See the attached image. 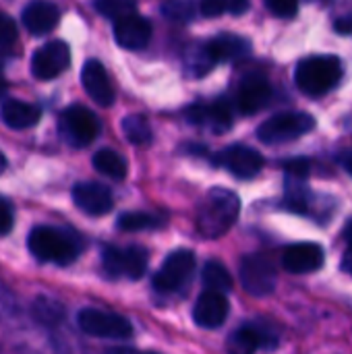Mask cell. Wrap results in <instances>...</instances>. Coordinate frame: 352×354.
Wrapping results in <instances>:
<instances>
[{
	"label": "cell",
	"instance_id": "38",
	"mask_svg": "<svg viewBox=\"0 0 352 354\" xmlns=\"http://www.w3.org/2000/svg\"><path fill=\"white\" fill-rule=\"evenodd\" d=\"M340 266H342V272H346L352 278V247L342 255V263Z\"/></svg>",
	"mask_w": 352,
	"mask_h": 354
},
{
	"label": "cell",
	"instance_id": "30",
	"mask_svg": "<svg viewBox=\"0 0 352 354\" xmlns=\"http://www.w3.org/2000/svg\"><path fill=\"white\" fill-rule=\"evenodd\" d=\"M162 12L176 23H189L195 17V4L193 0H166Z\"/></svg>",
	"mask_w": 352,
	"mask_h": 354
},
{
	"label": "cell",
	"instance_id": "4",
	"mask_svg": "<svg viewBox=\"0 0 352 354\" xmlns=\"http://www.w3.org/2000/svg\"><path fill=\"white\" fill-rule=\"evenodd\" d=\"M315 129V118L307 112H284L259 124L257 137L268 145L290 143Z\"/></svg>",
	"mask_w": 352,
	"mask_h": 354
},
{
	"label": "cell",
	"instance_id": "40",
	"mask_svg": "<svg viewBox=\"0 0 352 354\" xmlns=\"http://www.w3.org/2000/svg\"><path fill=\"white\" fill-rule=\"evenodd\" d=\"M342 236H344V241L349 243L352 247V218L346 222V226H344V232H342Z\"/></svg>",
	"mask_w": 352,
	"mask_h": 354
},
{
	"label": "cell",
	"instance_id": "27",
	"mask_svg": "<svg viewBox=\"0 0 352 354\" xmlns=\"http://www.w3.org/2000/svg\"><path fill=\"white\" fill-rule=\"evenodd\" d=\"M122 133H124L127 141L133 143V145H147V143H151V137H154L147 118L141 116V114L127 116L122 120Z\"/></svg>",
	"mask_w": 352,
	"mask_h": 354
},
{
	"label": "cell",
	"instance_id": "10",
	"mask_svg": "<svg viewBox=\"0 0 352 354\" xmlns=\"http://www.w3.org/2000/svg\"><path fill=\"white\" fill-rule=\"evenodd\" d=\"M71 64V50L64 41L52 39L37 48L31 56V73L39 81H50L62 75Z\"/></svg>",
	"mask_w": 352,
	"mask_h": 354
},
{
	"label": "cell",
	"instance_id": "5",
	"mask_svg": "<svg viewBox=\"0 0 352 354\" xmlns=\"http://www.w3.org/2000/svg\"><path fill=\"white\" fill-rule=\"evenodd\" d=\"M149 263V255L145 247L131 245L127 249L118 247H104L102 251V268L108 278H129V280H139L145 276Z\"/></svg>",
	"mask_w": 352,
	"mask_h": 354
},
{
	"label": "cell",
	"instance_id": "32",
	"mask_svg": "<svg viewBox=\"0 0 352 354\" xmlns=\"http://www.w3.org/2000/svg\"><path fill=\"white\" fill-rule=\"evenodd\" d=\"M17 35H19V29H17V23L0 10V46H10L17 41Z\"/></svg>",
	"mask_w": 352,
	"mask_h": 354
},
{
	"label": "cell",
	"instance_id": "36",
	"mask_svg": "<svg viewBox=\"0 0 352 354\" xmlns=\"http://www.w3.org/2000/svg\"><path fill=\"white\" fill-rule=\"evenodd\" d=\"M284 170H286V174L288 176H309V162L307 160H293V162H288L286 166H284Z\"/></svg>",
	"mask_w": 352,
	"mask_h": 354
},
{
	"label": "cell",
	"instance_id": "21",
	"mask_svg": "<svg viewBox=\"0 0 352 354\" xmlns=\"http://www.w3.org/2000/svg\"><path fill=\"white\" fill-rule=\"evenodd\" d=\"M276 342H278L276 336L270 334L268 328H259V326H243L230 338V346L237 353H253L257 348H274Z\"/></svg>",
	"mask_w": 352,
	"mask_h": 354
},
{
	"label": "cell",
	"instance_id": "29",
	"mask_svg": "<svg viewBox=\"0 0 352 354\" xmlns=\"http://www.w3.org/2000/svg\"><path fill=\"white\" fill-rule=\"evenodd\" d=\"M93 6L100 15L118 21L127 15L137 12V2L135 0H93Z\"/></svg>",
	"mask_w": 352,
	"mask_h": 354
},
{
	"label": "cell",
	"instance_id": "11",
	"mask_svg": "<svg viewBox=\"0 0 352 354\" xmlns=\"http://www.w3.org/2000/svg\"><path fill=\"white\" fill-rule=\"evenodd\" d=\"M218 164L224 166L237 178L247 180V178H253L259 174V170L263 168V158L251 147L230 145L218 153Z\"/></svg>",
	"mask_w": 352,
	"mask_h": 354
},
{
	"label": "cell",
	"instance_id": "14",
	"mask_svg": "<svg viewBox=\"0 0 352 354\" xmlns=\"http://www.w3.org/2000/svg\"><path fill=\"white\" fill-rule=\"evenodd\" d=\"M73 201L87 216H106L114 207L110 189L100 183H77L73 187Z\"/></svg>",
	"mask_w": 352,
	"mask_h": 354
},
{
	"label": "cell",
	"instance_id": "35",
	"mask_svg": "<svg viewBox=\"0 0 352 354\" xmlns=\"http://www.w3.org/2000/svg\"><path fill=\"white\" fill-rule=\"evenodd\" d=\"M199 10L203 17H220L226 12V0H199Z\"/></svg>",
	"mask_w": 352,
	"mask_h": 354
},
{
	"label": "cell",
	"instance_id": "6",
	"mask_svg": "<svg viewBox=\"0 0 352 354\" xmlns=\"http://www.w3.org/2000/svg\"><path fill=\"white\" fill-rule=\"evenodd\" d=\"M58 131H60L62 139L68 145H73V147H87L100 135V120H98V116L89 108L73 104V106H68L66 110L60 112Z\"/></svg>",
	"mask_w": 352,
	"mask_h": 354
},
{
	"label": "cell",
	"instance_id": "12",
	"mask_svg": "<svg viewBox=\"0 0 352 354\" xmlns=\"http://www.w3.org/2000/svg\"><path fill=\"white\" fill-rule=\"evenodd\" d=\"M81 83L87 95L102 108H110L116 100L112 81L100 60H87L81 68Z\"/></svg>",
	"mask_w": 352,
	"mask_h": 354
},
{
	"label": "cell",
	"instance_id": "9",
	"mask_svg": "<svg viewBox=\"0 0 352 354\" xmlns=\"http://www.w3.org/2000/svg\"><path fill=\"white\" fill-rule=\"evenodd\" d=\"M241 284L253 297H270L276 288V268L263 255H247L241 261Z\"/></svg>",
	"mask_w": 352,
	"mask_h": 354
},
{
	"label": "cell",
	"instance_id": "26",
	"mask_svg": "<svg viewBox=\"0 0 352 354\" xmlns=\"http://www.w3.org/2000/svg\"><path fill=\"white\" fill-rule=\"evenodd\" d=\"M164 218L156 214H145V212H127L120 214L116 220V226L124 232H139V230H151L162 226Z\"/></svg>",
	"mask_w": 352,
	"mask_h": 354
},
{
	"label": "cell",
	"instance_id": "37",
	"mask_svg": "<svg viewBox=\"0 0 352 354\" xmlns=\"http://www.w3.org/2000/svg\"><path fill=\"white\" fill-rule=\"evenodd\" d=\"M249 0H226V12L230 15H245L249 10Z\"/></svg>",
	"mask_w": 352,
	"mask_h": 354
},
{
	"label": "cell",
	"instance_id": "17",
	"mask_svg": "<svg viewBox=\"0 0 352 354\" xmlns=\"http://www.w3.org/2000/svg\"><path fill=\"white\" fill-rule=\"evenodd\" d=\"M228 311H230V307H228L224 292L207 290L197 299V303L193 307V319L199 328L216 330L226 322Z\"/></svg>",
	"mask_w": 352,
	"mask_h": 354
},
{
	"label": "cell",
	"instance_id": "34",
	"mask_svg": "<svg viewBox=\"0 0 352 354\" xmlns=\"http://www.w3.org/2000/svg\"><path fill=\"white\" fill-rule=\"evenodd\" d=\"M15 224V212L8 199L0 197V236H6L12 230Z\"/></svg>",
	"mask_w": 352,
	"mask_h": 354
},
{
	"label": "cell",
	"instance_id": "2",
	"mask_svg": "<svg viewBox=\"0 0 352 354\" xmlns=\"http://www.w3.org/2000/svg\"><path fill=\"white\" fill-rule=\"evenodd\" d=\"M241 212L239 197L222 187H214L203 197L197 212V230L205 239L224 236L237 222Z\"/></svg>",
	"mask_w": 352,
	"mask_h": 354
},
{
	"label": "cell",
	"instance_id": "25",
	"mask_svg": "<svg viewBox=\"0 0 352 354\" xmlns=\"http://www.w3.org/2000/svg\"><path fill=\"white\" fill-rule=\"evenodd\" d=\"M232 118H234L232 104L226 97H218V100H214L210 104V110H207V127H212L214 133L222 135V133L230 131Z\"/></svg>",
	"mask_w": 352,
	"mask_h": 354
},
{
	"label": "cell",
	"instance_id": "15",
	"mask_svg": "<svg viewBox=\"0 0 352 354\" xmlns=\"http://www.w3.org/2000/svg\"><path fill=\"white\" fill-rule=\"evenodd\" d=\"M114 39L120 48L141 50L151 39V23L137 12L127 15V17L114 21Z\"/></svg>",
	"mask_w": 352,
	"mask_h": 354
},
{
	"label": "cell",
	"instance_id": "18",
	"mask_svg": "<svg viewBox=\"0 0 352 354\" xmlns=\"http://www.w3.org/2000/svg\"><path fill=\"white\" fill-rule=\"evenodd\" d=\"M58 19H60V10L50 0H31L21 15V21L31 35L50 33L58 25Z\"/></svg>",
	"mask_w": 352,
	"mask_h": 354
},
{
	"label": "cell",
	"instance_id": "39",
	"mask_svg": "<svg viewBox=\"0 0 352 354\" xmlns=\"http://www.w3.org/2000/svg\"><path fill=\"white\" fill-rule=\"evenodd\" d=\"M336 29H338L340 33H349V31H352V19H338Z\"/></svg>",
	"mask_w": 352,
	"mask_h": 354
},
{
	"label": "cell",
	"instance_id": "43",
	"mask_svg": "<svg viewBox=\"0 0 352 354\" xmlns=\"http://www.w3.org/2000/svg\"><path fill=\"white\" fill-rule=\"evenodd\" d=\"M4 170H6V158H4L2 151H0V174H2Z\"/></svg>",
	"mask_w": 352,
	"mask_h": 354
},
{
	"label": "cell",
	"instance_id": "20",
	"mask_svg": "<svg viewBox=\"0 0 352 354\" xmlns=\"http://www.w3.org/2000/svg\"><path fill=\"white\" fill-rule=\"evenodd\" d=\"M41 116V110L35 104L29 102H21V100H6L0 106V118L6 127L10 129H29L33 124H37Z\"/></svg>",
	"mask_w": 352,
	"mask_h": 354
},
{
	"label": "cell",
	"instance_id": "23",
	"mask_svg": "<svg viewBox=\"0 0 352 354\" xmlns=\"http://www.w3.org/2000/svg\"><path fill=\"white\" fill-rule=\"evenodd\" d=\"M31 317L39 324V326H46V328H54V326H60L62 319H64V307L50 299V297H37L31 305Z\"/></svg>",
	"mask_w": 352,
	"mask_h": 354
},
{
	"label": "cell",
	"instance_id": "28",
	"mask_svg": "<svg viewBox=\"0 0 352 354\" xmlns=\"http://www.w3.org/2000/svg\"><path fill=\"white\" fill-rule=\"evenodd\" d=\"M216 64V60L212 58L207 44H197L189 50L187 56V68L195 75V77H203L207 75V71Z\"/></svg>",
	"mask_w": 352,
	"mask_h": 354
},
{
	"label": "cell",
	"instance_id": "31",
	"mask_svg": "<svg viewBox=\"0 0 352 354\" xmlns=\"http://www.w3.org/2000/svg\"><path fill=\"white\" fill-rule=\"evenodd\" d=\"M266 6L280 19H293L299 12V0H266Z\"/></svg>",
	"mask_w": 352,
	"mask_h": 354
},
{
	"label": "cell",
	"instance_id": "7",
	"mask_svg": "<svg viewBox=\"0 0 352 354\" xmlns=\"http://www.w3.org/2000/svg\"><path fill=\"white\" fill-rule=\"evenodd\" d=\"M195 272V255L189 249H178L174 253H170L164 263L160 266V270L156 272L151 284L154 290L160 295H174L178 292L185 284L191 282Z\"/></svg>",
	"mask_w": 352,
	"mask_h": 354
},
{
	"label": "cell",
	"instance_id": "42",
	"mask_svg": "<svg viewBox=\"0 0 352 354\" xmlns=\"http://www.w3.org/2000/svg\"><path fill=\"white\" fill-rule=\"evenodd\" d=\"M344 168H346V172L352 176V153H349V156L344 158Z\"/></svg>",
	"mask_w": 352,
	"mask_h": 354
},
{
	"label": "cell",
	"instance_id": "8",
	"mask_svg": "<svg viewBox=\"0 0 352 354\" xmlns=\"http://www.w3.org/2000/svg\"><path fill=\"white\" fill-rule=\"evenodd\" d=\"M77 324L81 332L93 338L129 340L133 336V326L122 315L100 311V309H81L77 315Z\"/></svg>",
	"mask_w": 352,
	"mask_h": 354
},
{
	"label": "cell",
	"instance_id": "24",
	"mask_svg": "<svg viewBox=\"0 0 352 354\" xmlns=\"http://www.w3.org/2000/svg\"><path fill=\"white\" fill-rule=\"evenodd\" d=\"M201 278L207 290H216V292H228L232 288V276L226 270L224 263L210 259L203 270H201Z\"/></svg>",
	"mask_w": 352,
	"mask_h": 354
},
{
	"label": "cell",
	"instance_id": "1",
	"mask_svg": "<svg viewBox=\"0 0 352 354\" xmlns=\"http://www.w3.org/2000/svg\"><path fill=\"white\" fill-rule=\"evenodd\" d=\"M29 253L41 263L71 266L83 251L81 239L66 228L56 226H35L27 236Z\"/></svg>",
	"mask_w": 352,
	"mask_h": 354
},
{
	"label": "cell",
	"instance_id": "22",
	"mask_svg": "<svg viewBox=\"0 0 352 354\" xmlns=\"http://www.w3.org/2000/svg\"><path fill=\"white\" fill-rule=\"evenodd\" d=\"M91 162H93V168L100 174H104V176L112 178V180H122L127 176V170H129L127 160L118 151H114V149H100V151H95Z\"/></svg>",
	"mask_w": 352,
	"mask_h": 354
},
{
	"label": "cell",
	"instance_id": "16",
	"mask_svg": "<svg viewBox=\"0 0 352 354\" xmlns=\"http://www.w3.org/2000/svg\"><path fill=\"white\" fill-rule=\"evenodd\" d=\"M282 266L290 274H311L324 266V249L315 243H297L284 249Z\"/></svg>",
	"mask_w": 352,
	"mask_h": 354
},
{
	"label": "cell",
	"instance_id": "41",
	"mask_svg": "<svg viewBox=\"0 0 352 354\" xmlns=\"http://www.w3.org/2000/svg\"><path fill=\"white\" fill-rule=\"evenodd\" d=\"M6 89H8V83H6V77H4L2 71H0V97L6 93Z\"/></svg>",
	"mask_w": 352,
	"mask_h": 354
},
{
	"label": "cell",
	"instance_id": "3",
	"mask_svg": "<svg viewBox=\"0 0 352 354\" xmlns=\"http://www.w3.org/2000/svg\"><path fill=\"white\" fill-rule=\"evenodd\" d=\"M342 79V62L338 56L319 54V56H307L297 64L295 81L299 89L309 97L326 95L330 89H334Z\"/></svg>",
	"mask_w": 352,
	"mask_h": 354
},
{
	"label": "cell",
	"instance_id": "13",
	"mask_svg": "<svg viewBox=\"0 0 352 354\" xmlns=\"http://www.w3.org/2000/svg\"><path fill=\"white\" fill-rule=\"evenodd\" d=\"M272 100V85L263 75H249L237 89V108L241 114H255Z\"/></svg>",
	"mask_w": 352,
	"mask_h": 354
},
{
	"label": "cell",
	"instance_id": "33",
	"mask_svg": "<svg viewBox=\"0 0 352 354\" xmlns=\"http://www.w3.org/2000/svg\"><path fill=\"white\" fill-rule=\"evenodd\" d=\"M207 110H210V104H205V102H193L189 108H187V112H185V116H187V120L191 122V124H201V127H205L207 124Z\"/></svg>",
	"mask_w": 352,
	"mask_h": 354
},
{
	"label": "cell",
	"instance_id": "19",
	"mask_svg": "<svg viewBox=\"0 0 352 354\" xmlns=\"http://www.w3.org/2000/svg\"><path fill=\"white\" fill-rule=\"evenodd\" d=\"M207 50L218 64V62H230V60L245 58L251 52V44H249V39H245L243 35H237V33H218L216 37H212L207 41Z\"/></svg>",
	"mask_w": 352,
	"mask_h": 354
}]
</instances>
